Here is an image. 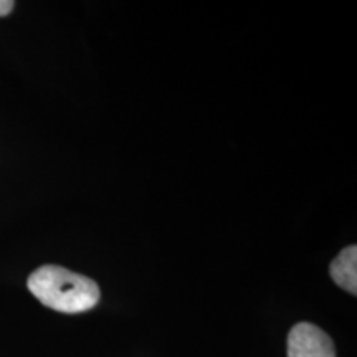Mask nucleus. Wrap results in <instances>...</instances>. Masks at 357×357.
Returning a JSON list of instances; mask_svg holds the SVG:
<instances>
[{"label": "nucleus", "mask_w": 357, "mask_h": 357, "mask_svg": "<svg viewBox=\"0 0 357 357\" xmlns=\"http://www.w3.org/2000/svg\"><path fill=\"white\" fill-rule=\"evenodd\" d=\"M29 289L42 305L66 314L89 311L98 305L101 294L91 278L56 265L35 270L29 276Z\"/></svg>", "instance_id": "nucleus-1"}, {"label": "nucleus", "mask_w": 357, "mask_h": 357, "mask_svg": "<svg viewBox=\"0 0 357 357\" xmlns=\"http://www.w3.org/2000/svg\"><path fill=\"white\" fill-rule=\"evenodd\" d=\"M15 3L12 0H0V17H6L12 12V8Z\"/></svg>", "instance_id": "nucleus-4"}, {"label": "nucleus", "mask_w": 357, "mask_h": 357, "mask_svg": "<svg viewBox=\"0 0 357 357\" xmlns=\"http://www.w3.org/2000/svg\"><path fill=\"white\" fill-rule=\"evenodd\" d=\"M288 357H336L331 337L318 326L300 323L289 331Z\"/></svg>", "instance_id": "nucleus-2"}, {"label": "nucleus", "mask_w": 357, "mask_h": 357, "mask_svg": "<svg viewBox=\"0 0 357 357\" xmlns=\"http://www.w3.org/2000/svg\"><path fill=\"white\" fill-rule=\"evenodd\" d=\"M331 276L342 289L357 293V248L347 247L331 263Z\"/></svg>", "instance_id": "nucleus-3"}]
</instances>
